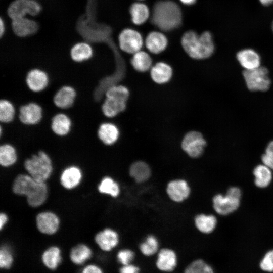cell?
<instances>
[{
    "instance_id": "obj_1",
    "label": "cell",
    "mask_w": 273,
    "mask_h": 273,
    "mask_svg": "<svg viewBox=\"0 0 273 273\" xmlns=\"http://www.w3.org/2000/svg\"><path fill=\"white\" fill-rule=\"evenodd\" d=\"M14 193L26 198L28 205L36 208L43 204L48 197V187L46 182H39L28 174H20L12 185Z\"/></svg>"
},
{
    "instance_id": "obj_2",
    "label": "cell",
    "mask_w": 273,
    "mask_h": 273,
    "mask_svg": "<svg viewBox=\"0 0 273 273\" xmlns=\"http://www.w3.org/2000/svg\"><path fill=\"white\" fill-rule=\"evenodd\" d=\"M152 22L156 27L165 31L178 27L182 21L179 6L172 1H160L153 7Z\"/></svg>"
},
{
    "instance_id": "obj_3",
    "label": "cell",
    "mask_w": 273,
    "mask_h": 273,
    "mask_svg": "<svg viewBox=\"0 0 273 273\" xmlns=\"http://www.w3.org/2000/svg\"><path fill=\"white\" fill-rule=\"evenodd\" d=\"M181 42L185 52L194 59H205L214 53L212 36L208 31L200 35L193 31H187L183 35Z\"/></svg>"
},
{
    "instance_id": "obj_4",
    "label": "cell",
    "mask_w": 273,
    "mask_h": 273,
    "mask_svg": "<svg viewBox=\"0 0 273 273\" xmlns=\"http://www.w3.org/2000/svg\"><path fill=\"white\" fill-rule=\"evenodd\" d=\"M24 166L27 174L39 182H46L53 171L52 161L43 151H39L26 159Z\"/></svg>"
},
{
    "instance_id": "obj_5",
    "label": "cell",
    "mask_w": 273,
    "mask_h": 273,
    "mask_svg": "<svg viewBox=\"0 0 273 273\" xmlns=\"http://www.w3.org/2000/svg\"><path fill=\"white\" fill-rule=\"evenodd\" d=\"M241 197V191L239 188L230 187L225 195L217 194L213 197V208L220 215H228L239 208Z\"/></svg>"
},
{
    "instance_id": "obj_6",
    "label": "cell",
    "mask_w": 273,
    "mask_h": 273,
    "mask_svg": "<svg viewBox=\"0 0 273 273\" xmlns=\"http://www.w3.org/2000/svg\"><path fill=\"white\" fill-rule=\"evenodd\" d=\"M243 75L250 90L265 92L269 88L271 82L266 68L260 66L252 70H244Z\"/></svg>"
},
{
    "instance_id": "obj_7",
    "label": "cell",
    "mask_w": 273,
    "mask_h": 273,
    "mask_svg": "<svg viewBox=\"0 0 273 273\" xmlns=\"http://www.w3.org/2000/svg\"><path fill=\"white\" fill-rule=\"evenodd\" d=\"M41 9V5L36 0H14L8 6L7 13L12 20L27 15L37 16Z\"/></svg>"
},
{
    "instance_id": "obj_8",
    "label": "cell",
    "mask_w": 273,
    "mask_h": 273,
    "mask_svg": "<svg viewBox=\"0 0 273 273\" xmlns=\"http://www.w3.org/2000/svg\"><path fill=\"white\" fill-rule=\"evenodd\" d=\"M206 142L203 135L197 131L187 133L183 139L181 146L183 150L191 157L198 158L203 153Z\"/></svg>"
},
{
    "instance_id": "obj_9",
    "label": "cell",
    "mask_w": 273,
    "mask_h": 273,
    "mask_svg": "<svg viewBox=\"0 0 273 273\" xmlns=\"http://www.w3.org/2000/svg\"><path fill=\"white\" fill-rule=\"evenodd\" d=\"M118 42L121 50L132 54L141 51L144 43L140 33L130 28L125 29L120 32L118 36Z\"/></svg>"
},
{
    "instance_id": "obj_10",
    "label": "cell",
    "mask_w": 273,
    "mask_h": 273,
    "mask_svg": "<svg viewBox=\"0 0 273 273\" xmlns=\"http://www.w3.org/2000/svg\"><path fill=\"white\" fill-rule=\"evenodd\" d=\"M178 259L174 250L164 248L156 254L155 265L156 268L164 273H172L177 267Z\"/></svg>"
},
{
    "instance_id": "obj_11",
    "label": "cell",
    "mask_w": 273,
    "mask_h": 273,
    "mask_svg": "<svg viewBox=\"0 0 273 273\" xmlns=\"http://www.w3.org/2000/svg\"><path fill=\"white\" fill-rule=\"evenodd\" d=\"M35 220L37 230L43 234L53 235L59 229L60 218L53 212L50 211L41 212L37 214Z\"/></svg>"
},
{
    "instance_id": "obj_12",
    "label": "cell",
    "mask_w": 273,
    "mask_h": 273,
    "mask_svg": "<svg viewBox=\"0 0 273 273\" xmlns=\"http://www.w3.org/2000/svg\"><path fill=\"white\" fill-rule=\"evenodd\" d=\"M42 117V110L36 103H29L19 109V118L24 124L33 125L38 123Z\"/></svg>"
},
{
    "instance_id": "obj_13",
    "label": "cell",
    "mask_w": 273,
    "mask_h": 273,
    "mask_svg": "<svg viewBox=\"0 0 273 273\" xmlns=\"http://www.w3.org/2000/svg\"><path fill=\"white\" fill-rule=\"evenodd\" d=\"M94 239L100 249L106 252L116 248L119 242L118 233L110 228H106L97 233Z\"/></svg>"
},
{
    "instance_id": "obj_14",
    "label": "cell",
    "mask_w": 273,
    "mask_h": 273,
    "mask_svg": "<svg viewBox=\"0 0 273 273\" xmlns=\"http://www.w3.org/2000/svg\"><path fill=\"white\" fill-rule=\"evenodd\" d=\"M49 77L42 70L34 68L30 70L26 76V83L32 92L38 93L44 90L48 85Z\"/></svg>"
},
{
    "instance_id": "obj_15",
    "label": "cell",
    "mask_w": 273,
    "mask_h": 273,
    "mask_svg": "<svg viewBox=\"0 0 273 273\" xmlns=\"http://www.w3.org/2000/svg\"><path fill=\"white\" fill-rule=\"evenodd\" d=\"M12 28L16 36L26 37L35 34L39 29V25L34 20L25 17L12 20Z\"/></svg>"
},
{
    "instance_id": "obj_16",
    "label": "cell",
    "mask_w": 273,
    "mask_h": 273,
    "mask_svg": "<svg viewBox=\"0 0 273 273\" xmlns=\"http://www.w3.org/2000/svg\"><path fill=\"white\" fill-rule=\"evenodd\" d=\"M82 176V172L79 167L75 165L69 166L62 171L60 182L65 189L72 190L79 185Z\"/></svg>"
},
{
    "instance_id": "obj_17",
    "label": "cell",
    "mask_w": 273,
    "mask_h": 273,
    "mask_svg": "<svg viewBox=\"0 0 273 273\" xmlns=\"http://www.w3.org/2000/svg\"><path fill=\"white\" fill-rule=\"evenodd\" d=\"M166 191L169 198L173 201L181 202L188 198L190 189L188 183L183 179H176L170 181Z\"/></svg>"
},
{
    "instance_id": "obj_18",
    "label": "cell",
    "mask_w": 273,
    "mask_h": 273,
    "mask_svg": "<svg viewBox=\"0 0 273 273\" xmlns=\"http://www.w3.org/2000/svg\"><path fill=\"white\" fill-rule=\"evenodd\" d=\"M76 96V92L73 87L64 85L56 92L54 96L53 102L57 107L66 109L73 105Z\"/></svg>"
},
{
    "instance_id": "obj_19",
    "label": "cell",
    "mask_w": 273,
    "mask_h": 273,
    "mask_svg": "<svg viewBox=\"0 0 273 273\" xmlns=\"http://www.w3.org/2000/svg\"><path fill=\"white\" fill-rule=\"evenodd\" d=\"M236 57L241 66L245 70H252L260 66V56L253 49L242 50L237 53Z\"/></svg>"
},
{
    "instance_id": "obj_20",
    "label": "cell",
    "mask_w": 273,
    "mask_h": 273,
    "mask_svg": "<svg viewBox=\"0 0 273 273\" xmlns=\"http://www.w3.org/2000/svg\"><path fill=\"white\" fill-rule=\"evenodd\" d=\"M127 101L116 97H106L102 106L103 114L109 118L114 117L125 110Z\"/></svg>"
},
{
    "instance_id": "obj_21",
    "label": "cell",
    "mask_w": 273,
    "mask_h": 273,
    "mask_svg": "<svg viewBox=\"0 0 273 273\" xmlns=\"http://www.w3.org/2000/svg\"><path fill=\"white\" fill-rule=\"evenodd\" d=\"M41 260L43 265L48 269L56 270L62 260L61 249L57 246L48 247L42 252Z\"/></svg>"
},
{
    "instance_id": "obj_22",
    "label": "cell",
    "mask_w": 273,
    "mask_h": 273,
    "mask_svg": "<svg viewBox=\"0 0 273 273\" xmlns=\"http://www.w3.org/2000/svg\"><path fill=\"white\" fill-rule=\"evenodd\" d=\"M168 44L166 36L158 31H152L147 35L145 45L148 50L153 54H159L165 50Z\"/></svg>"
},
{
    "instance_id": "obj_23",
    "label": "cell",
    "mask_w": 273,
    "mask_h": 273,
    "mask_svg": "<svg viewBox=\"0 0 273 273\" xmlns=\"http://www.w3.org/2000/svg\"><path fill=\"white\" fill-rule=\"evenodd\" d=\"M97 134L99 139L103 143L106 145H112L118 140L119 131L114 124L105 122L99 126Z\"/></svg>"
},
{
    "instance_id": "obj_24",
    "label": "cell",
    "mask_w": 273,
    "mask_h": 273,
    "mask_svg": "<svg viewBox=\"0 0 273 273\" xmlns=\"http://www.w3.org/2000/svg\"><path fill=\"white\" fill-rule=\"evenodd\" d=\"M172 69L168 64L160 62L151 68L150 75L154 82L162 84L168 82L172 76Z\"/></svg>"
},
{
    "instance_id": "obj_25",
    "label": "cell",
    "mask_w": 273,
    "mask_h": 273,
    "mask_svg": "<svg viewBox=\"0 0 273 273\" xmlns=\"http://www.w3.org/2000/svg\"><path fill=\"white\" fill-rule=\"evenodd\" d=\"M93 255L91 248L85 244H78L73 247L70 251L69 258L76 265L84 264Z\"/></svg>"
},
{
    "instance_id": "obj_26",
    "label": "cell",
    "mask_w": 273,
    "mask_h": 273,
    "mask_svg": "<svg viewBox=\"0 0 273 273\" xmlns=\"http://www.w3.org/2000/svg\"><path fill=\"white\" fill-rule=\"evenodd\" d=\"M71 125L70 118L67 115L60 113L53 117L51 127L55 134L60 136H64L69 133Z\"/></svg>"
},
{
    "instance_id": "obj_27",
    "label": "cell",
    "mask_w": 273,
    "mask_h": 273,
    "mask_svg": "<svg viewBox=\"0 0 273 273\" xmlns=\"http://www.w3.org/2000/svg\"><path fill=\"white\" fill-rule=\"evenodd\" d=\"M71 59L76 62H82L90 59L93 55V50L91 46L85 42H80L75 44L70 52Z\"/></svg>"
},
{
    "instance_id": "obj_28",
    "label": "cell",
    "mask_w": 273,
    "mask_h": 273,
    "mask_svg": "<svg viewBox=\"0 0 273 273\" xmlns=\"http://www.w3.org/2000/svg\"><path fill=\"white\" fill-rule=\"evenodd\" d=\"M254 183L260 188L268 187L270 184L272 175L271 170L264 164L256 166L253 170Z\"/></svg>"
},
{
    "instance_id": "obj_29",
    "label": "cell",
    "mask_w": 273,
    "mask_h": 273,
    "mask_svg": "<svg viewBox=\"0 0 273 273\" xmlns=\"http://www.w3.org/2000/svg\"><path fill=\"white\" fill-rule=\"evenodd\" d=\"M131 64L137 71L145 72L151 68L152 60L148 53L141 50L133 54Z\"/></svg>"
},
{
    "instance_id": "obj_30",
    "label": "cell",
    "mask_w": 273,
    "mask_h": 273,
    "mask_svg": "<svg viewBox=\"0 0 273 273\" xmlns=\"http://www.w3.org/2000/svg\"><path fill=\"white\" fill-rule=\"evenodd\" d=\"M129 11L131 20L135 25H139L144 23L149 17V9L144 4L133 3L130 6Z\"/></svg>"
},
{
    "instance_id": "obj_31",
    "label": "cell",
    "mask_w": 273,
    "mask_h": 273,
    "mask_svg": "<svg viewBox=\"0 0 273 273\" xmlns=\"http://www.w3.org/2000/svg\"><path fill=\"white\" fill-rule=\"evenodd\" d=\"M18 158L15 147L9 144H4L0 147V164L4 167L14 165Z\"/></svg>"
},
{
    "instance_id": "obj_32",
    "label": "cell",
    "mask_w": 273,
    "mask_h": 273,
    "mask_svg": "<svg viewBox=\"0 0 273 273\" xmlns=\"http://www.w3.org/2000/svg\"><path fill=\"white\" fill-rule=\"evenodd\" d=\"M129 174L136 182L142 183L150 177L151 170L147 163L143 161H138L131 165Z\"/></svg>"
},
{
    "instance_id": "obj_33",
    "label": "cell",
    "mask_w": 273,
    "mask_h": 273,
    "mask_svg": "<svg viewBox=\"0 0 273 273\" xmlns=\"http://www.w3.org/2000/svg\"><path fill=\"white\" fill-rule=\"evenodd\" d=\"M195 223L199 231L204 234H209L215 229L217 219L214 215L201 214L196 217Z\"/></svg>"
},
{
    "instance_id": "obj_34",
    "label": "cell",
    "mask_w": 273,
    "mask_h": 273,
    "mask_svg": "<svg viewBox=\"0 0 273 273\" xmlns=\"http://www.w3.org/2000/svg\"><path fill=\"white\" fill-rule=\"evenodd\" d=\"M139 250L142 255L151 257L157 254L159 251V242L153 235H149L139 246Z\"/></svg>"
},
{
    "instance_id": "obj_35",
    "label": "cell",
    "mask_w": 273,
    "mask_h": 273,
    "mask_svg": "<svg viewBox=\"0 0 273 273\" xmlns=\"http://www.w3.org/2000/svg\"><path fill=\"white\" fill-rule=\"evenodd\" d=\"M98 190L101 194L109 195L113 197H117L120 192L118 184L109 176L102 179L98 185Z\"/></svg>"
},
{
    "instance_id": "obj_36",
    "label": "cell",
    "mask_w": 273,
    "mask_h": 273,
    "mask_svg": "<svg viewBox=\"0 0 273 273\" xmlns=\"http://www.w3.org/2000/svg\"><path fill=\"white\" fill-rule=\"evenodd\" d=\"M183 273H214V271L204 260L196 259L186 266Z\"/></svg>"
},
{
    "instance_id": "obj_37",
    "label": "cell",
    "mask_w": 273,
    "mask_h": 273,
    "mask_svg": "<svg viewBox=\"0 0 273 273\" xmlns=\"http://www.w3.org/2000/svg\"><path fill=\"white\" fill-rule=\"evenodd\" d=\"M15 115V109L13 104L9 100L2 99L0 101V121L3 123L12 122Z\"/></svg>"
},
{
    "instance_id": "obj_38",
    "label": "cell",
    "mask_w": 273,
    "mask_h": 273,
    "mask_svg": "<svg viewBox=\"0 0 273 273\" xmlns=\"http://www.w3.org/2000/svg\"><path fill=\"white\" fill-rule=\"evenodd\" d=\"M14 255L10 248L3 245L0 249V267L3 269H10L14 262Z\"/></svg>"
},
{
    "instance_id": "obj_39",
    "label": "cell",
    "mask_w": 273,
    "mask_h": 273,
    "mask_svg": "<svg viewBox=\"0 0 273 273\" xmlns=\"http://www.w3.org/2000/svg\"><path fill=\"white\" fill-rule=\"evenodd\" d=\"M135 254L130 249L120 250L116 254L117 262L121 265L132 263L135 259Z\"/></svg>"
},
{
    "instance_id": "obj_40",
    "label": "cell",
    "mask_w": 273,
    "mask_h": 273,
    "mask_svg": "<svg viewBox=\"0 0 273 273\" xmlns=\"http://www.w3.org/2000/svg\"><path fill=\"white\" fill-rule=\"evenodd\" d=\"M261 269L266 272L273 271V250L268 251L260 263Z\"/></svg>"
},
{
    "instance_id": "obj_41",
    "label": "cell",
    "mask_w": 273,
    "mask_h": 273,
    "mask_svg": "<svg viewBox=\"0 0 273 273\" xmlns=\"http://www.w3.org/2000/svg\"><path fill=\"white\" fill-rule=\"evenodd\" d=\"M119 273H141V269L138 265L130 263L121 265L119 268Z\"/></svg>"
},
{
    "instance_id": "obj_42",
    "label": "cell",
    "mask_w": 273,
    "mask_h": 273,
    "mask_svg": "<svg viewBox=\"0 0 273 273\" xmlns=\"http://www.w3.org/2000/svg\"><path fill=\"white\" fill-rule=\"evenodd\" d=\"M80 273H104V271L99 265L90 263L85 265Z\"/></svg>"
},
{
    "instance_id": "obj_43",
    "label": "cell",
    "mask_w": 273,
    "mask_h": 273,
    "mask_svg": "<svg viewBox=\"0 0 273 273\" xmlns=\"http://www.w3.org/2000/svg\"><path fill=\"white\" fill-rule=\"evenodd\" d=\"M261 160L263 164L273 170V156H269L264 153L261 157Z\"/></svg>"
},
{
    "instance_id": "obj_44",
    "label": "cell",
    "mask_w": 273,
    "mask_h": 273,
    "mask_svg": "<svg viewBox=\"0 0 273 273\" xmlns=\"http://www.w3.org/2000/svg\"><path fill=\"white\" fill-rule=\"evenodd\" d=\"M8 221V216L6 213L2 212L0 214V230H2Z\"/></svg>"
},
{
    "instance_id": "obj_45",
    "label": "cell",
    "mask_w": 273,
    "mask_h": 273,
    "mask_svg": "<svg viewBox=\"0 0 273 273\" xmlns=\"http://www.w3.org/2000/svg\"><path fill=\"white\" fill-rule=\"evenodd\" d=\"M265 154L269 156H273V141L270 142L265 149Z\"/></svg>"
},
{
    "instance_id": "obj_46",
    "label": "cell",
    "mask_w": 273,
    "mask_h": 273,
    "mask_svg": "<svg viewBox=\"0 0 273 273\" xmlns=\"http://www.w3.org/2000/svg\"><path fill=\"white\" fill-rule=\"evenodd\" d=\"M6 27L5 22L2 18L0 19V35L2 37L5 32Z\"/></svg>"
},
{
    "instance_id": "obj_47",
    "label": "cell",
    "mask_w": 273,
    "mask_h": 273,
    "mask_svg": "<svg viewBox=\"0 0 273 273\" xmlns=\"http://www.w3.org/2000/svg\"><path fill=\"white\" fill-rule=\"evenodd\" d=\"M180 2L187 5H191L194 4L196 0H179Z\"/></svg>"
},
{
    "instance_id": "obj_48",
    "label": "cell",
    "mask_w": 273,
    "mask_h": 273,
    "mask_svg": "<svg viewBox=\"0 0 273 273\" xmlns=\"http://www.w3.org/2000/svg\"><path fill=\"white\" fill-rule=\"evenodd\" d=\"M261 4L268 6L273 3V0H259Z\"/></svg>"
},
{
    "instance_id": "obj_49",
    "label": "cell",
    "mask_w": 273,
    "mask_h": 273,
    "mask_svg": "<svg viewBox=\"0 0 273 273\" xmlns=\"http://www.w3.org/2000/svg\"><path fill=\"white\" fill-rule=\"evenodd\" d=\"M271 27H272V31H273V22H272V23Z\"/></svg>"
}]
</instances>
